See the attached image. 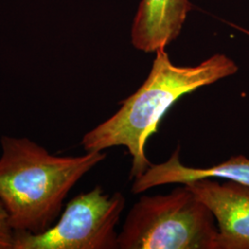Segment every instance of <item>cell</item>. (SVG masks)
I'll return each mask as SVG.
<instances>
[{"mask_svg": "<svg viewBox=\"0 0 249 249\" xmlns=\"http://www.w3.org/2000/svg\"><path fill=\"white\" fill-rule=\"evenodd\" d=\"M189 0H142L134 18L131 42L144 53H155L178 38L191 9Z\"/></svg>", "mask_w": 249, "mask_h": 249, "instance_id": "6", "label": "cell"}, {"mask_svg": "<svg viewBox=\"0 0 249 249\" xmlns=\"http://www.w3.org/2000/svg\"><path fill=\"white\" fill-rule=\"evenodd\" d=\"M151 72L142 85L120 102L115 115L98 124L81 141L86 151H103L123 146L132 157L131 178H139L151 163L145 145L157 133L160 120L184 95L213 84L238 71V66L223 53H215L194 67H180L170 60L165 48L155 52Z\"/></svg>", "mask_w": 249, "mask_h": 249, "instance_id": "1", "label": "cell"}, {"mask_svg": "<svg viewBox=\"0 0 249 249\" xmlns=\"http://www.w3.org/2000/svg\"><path fill=\"white\" fill-rule=\"evenodd\" d=\"M166 195L142 196L117 236L120 249H218L211 210L185 184Z\"/></svg>", "mask_w": 249, "mask_h": 249, "instance_id": "3", "label": "cell"}, {"mask_svg": "<svg viewBox=\"0 0 249 249\" xmlns=\"http://www.w3.org/2000/svg\"><path fill=\"white\" fill-rule=\"evenodd\" d=\"M202 178L227 179L249 187V158L236 155L208 168L189 167L181 162L178 147L166 161L151 164L142 176L135 178L132 192L140 194L152 187L167 184L181 185Z\"/></svg>", "mask_w": 249, "mask_h": 249, "instance_id": "7", "label": "cell"}, {"mask_svg": "<svg viewBox=\"0 0 249 249\" xmlns=\"http://www.w3.org/2000/svg\"><path fill=\"white\" fill-rule=\"evenodd\" d=\"M124 206L120 192L107 194L96 186L72 198L48 230L37 234L15 231L12 249H118L116 227Z\"/></svg>", "mask_w": 249, "mask_h": 249, "instance_id": "4", "label": "cell"}, {"mask_svg": "<svg viewBox=\"0 0 249 249\" xmlns=\"http://www.w3.org/2000/svg\"><path fill=\"white\" fill-rule=\"evenodd\" d=\"M14 231L9 222V215L0 201V249H12Z\"/></svg>", "mask_w": 249, "mask_h": 249, "instance_id": "8", "label": "cell"}, {"mask_svg": "<svg viewBox=\"0 0 249 249\" xmlns=\"http://www.w3.org/2000/svg\"><path fill=\"white\" fill-rule=\"evenodd\" d=\"M213 214L218 249H249V187L234 181L220 184L213 178L185 183Z\"/></svg>", "mask_w": 249, "mask_h": 249, "instance_id": "5", "label": "cell"}, {"mask_svg": "<svg viewBox=\"0 0 249 249\" xmlns=\"http://www.w3.org/2000/svg\"><path fill=\"white\" fill-rule=\"evenodd\" d=\"M0 142V201L14 232L48 230L70 191L107 157L103 151L53 155L28 138L2 136Z\"/></svg>", "mask_w": 249, "mask_h": 249, "instance_id": "2", "label": "cell"}, {"mask_svg": "<svg viewBox=\"0 0 249 249\" xmlns=\"http://www.w3.org/2000/svg\"><path fill=\"white\" fill-rule=\"evenodd\" d=\"M231 26L234 27L235 29H237V30H239L241 32H243V33H245V34H247L248 36H249V30H247V29H244V28H241L239 26H236V25H234V24H231Z\"/></svg>", "mask_w": 249, "mask_h": 249, "instance_id": "9", "label": "cell"}]
</instances>
